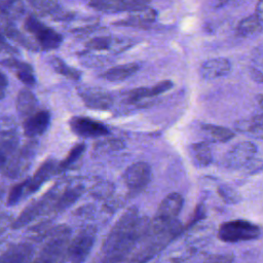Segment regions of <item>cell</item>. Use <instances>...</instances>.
Masks as SVG:
<instances>
[{
	"mask_svg": "<svg viewBox=\"0 0 263 263\" xmlns=\"http://www.w3.org/2000/svg\"><path fill=\"white\" fill-rule=\"evenodd\" d=\"M150 223L147 217L139 216L136 208L128 209L105 239L100 263H122L148 234Z\"/></svg>",
	"mask_w": 263,
	"mask_h": 263,
	"instance_id": "6da1fadb",
	"label": "cell"
},
{
	"mask_svg": "<svg viewBox=\"0 0 263 263\" xmlns=\"http://www.w3.org/2000/svg\"><path fill=\"white\" fill-rule=\"evenodd\" d=\"M260 235V228L247 220H231L223 223L218 231V236L226 242L252 240Z\"/></svg>",
	"mask_w": 263,
	"mask_h": 263,
	"instance_id": "7a4b0ae2",
	"label": "cell"
},
{
	"mask_svg": "<svg viewBox=\"0 0 263 263\" xmlns=\"http://www.w3.org/2000/svg\"><path fill=\"white\" fill-rule=\"evenodd\" d=\"M25 28L28 32L34 35L36 41L44 50L55 49L61 45L63 41L61 34L42 24L35 16H28L26 18Z\"/></svg>",
	"mask_w": 263,
	"mask_h": 263,
	"instance_id": "3957f363",
	"label": "cell"
},
{
	"mask_svg": "<svg viewBox=\"0 0 263 263\" xmlns=\"http://www.w3.org/2000/svg\"><path fill=\"white\" fill-rule=\"evenodd\" d=\"M96 237L93 228L81 230L70 242L67 250V257L71 263H83L88 256Z\"/></svg>",
	"mask_w": 263,
	"mask_h": 263,
	"instance_id": "277c9868",
	"label": "cell"
},
{
	"mask_svg": "<svg viewBox=\"0 0 263 263\" xmlns=\"http://www.w3.org/2000/svg\"><path fill=\"white\" fill-rule=\"evenodd\" d=\"M184 199L177 192L170 193L160 202L155 217L151 221L152 224L158 226H166L176 222L179 213L182 210Z\"/></svg>",
	"mask_w": 263,
	"mask_h": 263,
	"instance_id": "5b68a950",
	"label": "cell"
},
{
	"mask_svg": "<svg viewBox=\"0 0 263 263\" xmlns=\"http://www.w3.org/2000/svg\"><path fill=\"white\" fill-rule=\"evenodd\" d=\"M58 198H59L58 194L54 193L53 190H51L46 195H44L41 199L31 203L21 213L17 219L13 222L12 228L14 229L22 228L28 223H30L32 220L37 218L38 216L42 215L43 213H46L50 209H53Z\"/></svg>",
	"mask_w": 263,
	"mask_h": 263,
	"instance_id": "8992f818",
	"label": "cell"
},
{
	"mask_svg": "<svg viewBox=\"0 0 263 263\" xmlns=\"http://www.w3.org/2000/svg\"><path fill=\"white\" fill-rule=\"evenodd\" d=\"M69 124L74 134L83 138H97L109 134V129L104 123L88 117L75 116Z\"/></svg>",
	"mask_w": 263,
	"mask_h": 263,
	"instance_id": "52a82bcc",
	"label": "cell"
},
{
	"mask_svg": "<svg viewBox=\"0 0 263 263\" xmlns=\"http://www.w3.org/2000/svg\"><path fill=\"white\" fill-rule=\"evenodd\" d=\"M257 151L256 145L252 142H241L233 146L224 157V164L230 168H238L253 160Z\"/></svg>",
	"mask_w": 263,
	"mask_h": 263,
	"instance_id": "ba28073f",
	"label": "cell"
},
{
	"mask_svg": "<svg viewBox=\"0 0 263 263\" xmlns=\"http://www.w3.org/2000/svg\"><path fill=\"white\" fill-rule=\"evenodd\" d=\"M17 126L11 117H2L0 119V150L9 157L17 150Z\"/></svg>",
	"mask_w": 263,
	"mask_h": 263,
	"instance_id": "9c48e42d",
	"label": "cell"
},
{
	"mask_svg": "<svg viewBox=\"0 0 263 263\" xmlns=\"http://www.w3.org/2000/svg\"><path fill=\"white\" fill-rule=\"evenodd\" d=\"M122 178L126 186L130 189H141L151 179V167L146 162L133 163L125 170Z\"/></svg>",
	"mask_w": 263,
	"mask_h": 263,
	"instance_id": "30bf717a",
	"label": "cell"
},
{
	"mask_svg": "<svg viewBox=\"0 0 263 263\" xmlns=\"http://www.w3.org/2000/svg\"><path fill=\"white\" fill-rule=\"evenodd\" d=\"M35 146L29 144L23 149H18L13 155H11L3 168L5 174L11 178L18 177L23 174V172L27 168L30 163V160L34 154Z\"/></svg>",
	"mask_w": 263,
	"mask_h": 263,
	"instance_id": "8fae6325",
	"label": "cell"
},
{
	"mask_svg": "<svg viewBox=\"0 0 263 263\" xmlns=\"http://www.w3.org/2000/svg\"><path fill=\"white\" fill-rule=\"evenodd\" d=\"M146 1L138 0H127V1H117V0H103V1H91L88 3L96 10L103 12H121V11H137L147 7Z\"/></svg>",
	"mask_w": 263,
	"mask_h": 263,
	"instance_id": "7c38bea8",
	"label": "cell"
},
{
	"mask_svg": "<svg viewBox=\"0 0 263 263\" xmlns=\"http://www.w3.org/2000/svg\"><path fill=\"white\" fill-rule=\"evenodd\" d=\"M79 93L83 102L88 108L105 110L112 105L111 96L103 89L85 87V88H81L79 90Z\"/></svg>",
	"mask_w": 263,
	"mask_h": 263,
	"instance_id": "4fadbf2b",
	"label": "cell"
},
{
	"mask_svg": "<svg viewBox=\"0 0 263 263\" xmlns=\"http://www.w3.org/2000/svg\"><path fill=\"white\" fill-rule=\"evenodd\" d=\"M50 116L47 111L41 110L35 112L24 120V134L28 138H35L42 135L49 125Z\"/></svg>",
	"mask_w": 263,
	"mask_h": 263,
	"instance_id": "5bb4252c",
	"label": "cell"
},
{
	"mask_svg": "<svg viewBox=\"0 0 263 263\" xmlns=\"http://www.w3.org/2000/svg\"><path fill=\"white\" fill-rule=\"evenodd\" d=\"M32 253L30 245H11L0 253V263H30Z\"/></svg>",
	"mask_w": 263,
	"mask_h": 263,
	"instance_id": "9a60e30c",
	"label": "cell"
},
{
	"mask_svg": "<svg viewBox=\"0 0 263 263\" xmlns=\"http://www.w3.org/2000/svg\"><path fill=\"white\" fill-rule=\"evenodd\" d=\"M173 82L171 80H163L150 87H139L130 90L127 95V103L135 104L147 98H153L172 88Z\"/></svg>",
	"mask_w": 263,
	"mask_h": 263,
	"instance_id": "2e32d148",
	"label": "cell"
},
{
	"mask_svg": "<svg viewBox=\"0 0 263 263\" xmlns=\"http://www.w3.org/2000/svg\"><path fill=\"white\" fill-rule=\"evenodd\" d=\"M57 170H58V164L53 159H47L45 162H43L42 165L36 171L33 178L28 180V183L26 186V193L30 194L38 190L39 187L45 181H47Z\"/></svg>",
	"mask_w": 263,
	"mask_h": 263,
	"instance_id": "e0dca14e",
	"label": "cell"
},
{
	"mask_svg": "<svg viewBox=\"0 0 263 263\" xmlns=\"http://www.w3.org/2000/svg\"><path fill=\"white\" fill-rule=\"evenodd\" d=\"M230 63L225 58L211 59L202 63L200 74L204 79H215L226 75L230 71Z\"/></svg>",
	"mask_w": 263,
	"mask_h": 263,
	"instance_id": "ac0fdd59",
	"label": "cell"
},
{
	"mask_svg": "<svg viewBox=\"0 0 263 263\" xmlns=\"http://www.w3.org/2000/svg\"><path fill=\"white\" fill-rule=\"evenodd\" d=\"M36 108L37 100L34 93L28 88L21 89L16 97V110L18 114L26 119L37 112Z\"/></svg>",
	"mask_w": 263,
	"mask_h": 263,
	"instance_id": "d6986e66",
	"label": "cell"
},
{
	"mask_svg": "<svg viewBox=\"0 0 263 263\" xmlns=\"http://www.w3.org/2000/svg\"><path fill=\"white\" fill-rule=\"evenodd\" d=\"M155 16L156 12L153 8L145 7L141 10L133 11L127 18L122 20L117 24L119 26H140L154 22Z\"/></svg>",
	"mask_w": 263,
	"mask_h": 263,
	"instance_id": "ffe728a7",
	"label": "cell"
},
{
	"mask_svg": "<svg viewBox=\"0 0 263 263\" xmlns=\"http://www.w3.org/2000/svg\"><path fill=\"white\" fill-rule=\"evenodd\" d=\"M138 69L139 66L137 64H125L110 68L102 76L109 81H122L135 74Z\"/></svg>",
	"mask_w": 263,
	"mask_h": 263,
	"instance_id": "44dd1931",
	"label": "cell"
},
{
	"mask_svg": "<svg viewBox=\"0 0 263 263\" xmlns=\"http://www.w3.org/2000/svg\"><path fill=\"white\" fill-rule=\"evenodd\" d=\"M82 192V187L81 186H76L70 189H67L63 194H61L52 209L53 212L59 213L70 206L81 194Z\"/></svg>",
	"mask_w": 263,
	"mask_h": 263,
	"instance_id": "7402d4cb",
	"label": "cell"
},
{
	"mask_svg": "<svg viewBox=\"0 0 263 263\" xmlns=\"http://www.w3.org/2000/svg\"><path fill=\"white\" fill-rule=\"evenodd\" d=\"M237 126L240 130L249 134L253 138L263 139V115L255 116L249 121L243 120L242 123H237Z\"/></svg>",
	"mask_w": 263,
	"mask_h": 263,
	"instance_id": "603a6c76",
	"label": "cell"
},
{
	"mask_svg": "<svg viewBox=\"0 0 263 263\" xmlns=\"http://www.w3.org/2000/svg\"><path fill=\"white\" fill-rule=\"evenodd\" d=\"M192 155L194 160L201 166H205L212 161V152L210 146L204 142L192 145Z\"/></svg>",
	"mask_w": 263,
	"mask_h": 263,
	"instance_id": "cb8c5ba5",
	"label": "cell"
},
{
	"mask_svg": "<svg viewBox=\"0 0 263 263\" xmlns=\"http://www.w3.org/2000/svg\"><path fill=\"white\" fill-rule=\"evenodd\" d=\"M260 30H261V23L255 14L247 16L246 18L240 21L237 26V31L242 36H251L259 32Z\"/></svg>",
	"mask_w": 263,
	"mask_h": 263,
	"instance_id": "d4e9b609",
	"label": "cell"
},
{
	"mask_svg": "<svg viewBox=\"0 0 263 263\" xmlns=\"http://www.w3.org/2000/svg\"><path fill=\"white\" fill-rule=\"evenodd\" d=\"M201 127L213 139H215L216 141H219V142L229 141L234 136V133L232 130H230L229 128H226L224 126L214 125V124H203Z\"/></svg>",
	"mask_w": 263,
	"mask_h": 263,
	"instance_id": "484cf974",
	"label": "cell"
},
{
	"mask_svg": "<svg viewBox=\"0 0 263 263\" xmlns=\"http://www.w3.org/2000/svg\"><path fill=\"white\" fill-rule=\"evenodd\" d=\"M50 65L57 73H59L63 76H66V77H68L70 79H73V80H78L80 78V72L78 70L68 66L64 61H62L59 58L51 59Z\"/></svg>",
	"mask_w": 263,
	"mask_h": 263,
	"instance_id": "4316f807",
	"label": "cell"
},
{
	"mask_svg": "<svg viewBox=\"0 0 263 263\" xmlns=\"http://www.w3.org/2000/svg\"><path fill=\"white\" fill-rule=\"evenodd\" d=\"M85 150V145L84 144H78L76 146H74L68 153V155L66 156V158L60 162V164H58V170L59 171H64L69 168L73 163H75L80 156L83 154Z\"/></svg>",
	"mask_w": 263,
	"mask_h": 263,
	"instance_id": "83f0119b",
	"label": "cell"
},
{
	"mask_svg": "<svg viewBox=\"0 0 263 263\" xmlns=\"http://www.w3.org/2000/svg\"><path fill=\"white\" fill-rule=\"evenodd\" d=\"M117 41L118 40H115L110 36H99L90 39L86 43V47L93 50H106V49H110L113 45H115L116 43H119L121 40H119V42Z\"/></svg>",
	"mask_w": 263,
	"mask_h": 263,
	"instance_id": "f1b7e54d",
	"label": "cell"
},
{
	"mask_svg": "<svg viewBox=\"0 0 263 263\" xmlns=\"http://www.w3.org/2000/svg\"><path fill=\"white\" fill-rule=\"evenodd\" d=\"M30 4L40 14H48L55 11L59 7V3L54 1H32Z\"/></svg>",
	"mask_w": 263,
	"mask_h": 263,
	"instance_id": "f546056e",
	"label": "cell"
},
{
	"mask_svg": "<svg viewBox=\"0 0 263 263\" xmlns=\"http://www.w3.org/2000/svg\"><path fill=\"white\" fill-rule=\"evenodd\" d=\"M0 10L3 15L9 17L10 15H15L22 12V3L14 1H2L0 2Z\"/></svg>",
	"mask_w": 263,
	"mask_h": 263,
	"instance_id": "4dcf8cb0",
	"label": "cell"
},
{
	"mask_svg": "<svg viewBox=\"0 0 263 263\" xmlns=\"http://www.w3.org/2000/svg\"><path fill=\"white\" fill-rule=\"evenodd\" d=\"M27 183H28V180L25 181V182H22V183H18L16 185H14L10 189L9 194H8V198H7V203L9 205H13L14 203H16L21 199V197L23 196L24 192H26Z\"/></svg>",
	"mask_w": 263,
	"mask_h": 263,
	"instance_id": "1f68e13d",
	"label": "cell"
},
{
	"mask_svg": "<svg viewBox=\"0 0 263 263\" xmlns=\"http://www.w3.org/2000/svg\"><path fill=\"white\" fill-rule=\"evenodd\" d=\"M16 77L26 85L32 86L35 84V77L33 74V69L30 65H27L25 68L15 71Z\"/></svg>",
	"mask_w": 263,
	"mask_h": 263,
	"instance_id": "d6a6232c",
	"label": "cell"
},
{
	"mask_svg": "<svg viewBox=\"0 0 263 263\" xmlns=\"http://www.w3.org/2000/svg\"><path fill=\"white\" fill-rule=\"evenodd\" d=\"M233 259L234 257L232 254H219L211 256L201 263H232Z\"/></svg>",
	"mask_w": 263,
	"mask_h": 263,
	"instance_id": "836d02e7",
	"label": "cell"
},
{
	"mask_svg": "<svg viewBox=\"0 0 263 263\" xmlns=\"http://www.w3.org/2000/svg\"><path fill=\"white\" fill-rule=\"evenodd\" d=\"M219 193L226 202H235L236 197H238L236 195V192L232 188H229L228 186L220 187L219 188Z\"/></svg>",
	"mask_w": 263,
	"mask_h": 263,
	"instance_id": "e575fe53",
	"label": "cell"
},
{
	"mask_svg": "<svg viewBox=\"0 0 263 263\" xmlns=\"http://www.w3.org/2000/svg\"><path fill=\"white\" fill-rule=\"evenodd\" d=\"M113 191V185L110 184V183H103V184H100L96 187L95 189V193L97 195H100V196H107V195H110Z\"/></svg>",
	"mask_w": 263,
	"mask_h": 263,
	"instance_id": "d590c367",
	"label": "cell"
},
{
	"mask_svg": "<svg viewBox=\"0 0 263 263\" xmlns=\"http://www.w3.org/2000/svg\"><path fill=\"white\" fill-rule=\"evenodd\" d=\"M7 85H8V82H7L6 76L2 72H0V100L4 98Z\"/></svg>",
	"mask_w": 263,
	"mask_h": 263,
	"instance_id": "8d00e7d4",
	"label": "cell"
},
{
	"mask_svg": "<svg viewBox=\"0 0 263 263\" xmlns=\"http://www.w3.org/2000/svg\"><path fill=\"white\" fill-rule=\"evenodd\" d=\"M251 77L253 78V80H255L256 82H260L263 83V73L256 70V69H252L251 70Z\"/></svg>",
	"mask_w": 263,
	"mask_h": 263,
	"instance_id": "74e56055",
	"label": "cell"
},
{
	"mask_svg": "<svg viewBox=\"0 0 263 263\" xmlns=\"http://www.w3.org/2000/svg\"><path fill=\"white\" fill-rule=\"evenodd\" d=\"M255 15L260 22H263V1H260L256 5L255 9Z\"/></svg>",
	"mask_w": 263,
	"mask_h": 263,
	"instance_id": "f35d334b",
	"label": "cell"
},
{
	"mask_svg": "<svg viewBox=\"0 0 263 263\" xmlns=\"http://www.w3.org/2000/svg\"><path fill=\"white\" fill-rule=\"evenodd\" d=\"M2 49H5V50H11L12 48L6 43V41H5V39H4V37L2 36V34L0 33V50H2Z\"/></svg>",
	"mask_w": 263,
	"mask_h": 263,
	"instance_id": "ab89813d",
	"label": "cell"
},
{
	"mask_svg": "<svg viewBox=\"0 0 263 263\" xmlns=\"http://www.w3.org/2000/svg\"><path fill=\"white\" fill-rule=\"evenodd\" d=\"M2 194H3V189L0 187V198H1V196H2Z\"/></svg>",
	"mask_w": 263,
	"mask_h": 263,
	"instance_id": "60d3db41",
	"label": "cell"
}]
</instances>
